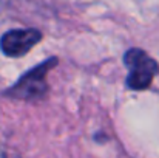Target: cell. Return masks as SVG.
<instances>
[{"label":"cell","mask_w":159,"mask_h":158,"mask_svg":"<svg viewBox=\"0 0 159 158\" xmlns=\"http://www.w3.org/2000/svg\"><path fill=\"white\" fill-rule=\"evenodd\" d=\"M124 62L128 68L127 87L136 92L147 90L159 71L158 62L141 48L128 50L124 56Z\"/></svg>","instance_id":"7a4b0ae2"},{"label":"cell","mask_w":159,"mask_h":158,"mask_svg":"<svg viewBox=\"0 0 159 158\" xmlns=\"http://www.w3.org/2000/svg\"><path fill=\"white\" fill-rule=\"evenodd\" d=\"M42 41V33L34 28L11 30L0 39V48L9 57H20Z\"/></svg>","instance_id":"3957f363"},{"label":"cell","mask_w":159,"mask_h":158,"mask_svg":"<svg viewBox=\"0 0 159 158\" xmlns=\"http://www.w3.org/2000/svg\"><path fill=\"white\" fill-rule=\"evenodd\" d=\"M0 158H5V155H3V154H2V152H0Z\"/></svg>","instance_id":"277c9868"},{"label":"cell","mask_w":159,"mask_h":158,"mask_svg":"<svg viewBox=\"0 0 159 158\" xmlns=\"http://www.w3.org/2000/svg\"><path fill=\"white\" fill-rule=\"evenodd\" d=\"M56 65H57L56 57L43 60L37 67H34L30 71H26L25 74H22L19 78V81L5 92V95L9 96V98L23 99V101L43 99L48 93L47 76Z\"/></svg>","instance_id":"6da1fadb"}]
</instances>
